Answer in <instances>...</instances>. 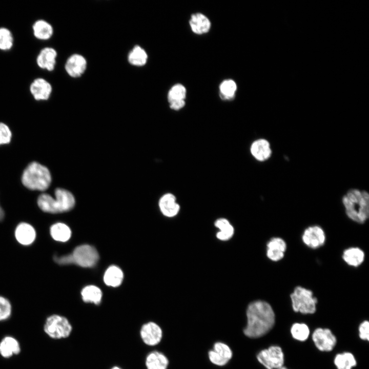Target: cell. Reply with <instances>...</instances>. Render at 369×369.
<instances>
[{
    "mask_svg": "<svg viewBox=\"0 0 369 369\" xmlns=\"http://www.w3.org/2000/svg\"><path fill=\"white\" fill-rule=\"evenodd\" d=\"M258 361L267 369H277L284 364V354L277 345L261 351L257 355Z\"/></svg>",
    "mask_w": 369,
    "mask_h": 369,
    "instance_id": "ba28073f",
    "label": "cell"
},
{
    "mask_svg": "<svg viewBox=\"0 0 369 369\" xmlns=\"http://www.w3.org/2000/svg\"><path fill=\"white\" fill-rule=\"evenodd\" d=\"M31 94L36 100H47L52 93V87L51 84L42 77L34 79L29 87Z\"/></svg>",
    "mask_w": 369,
    "mask_h": 369,
    "instance_id": "30bf717a",
    "label": "cell"
},
{
    "mask_svg": "<svg viewBox=\"0 0 369 369\" xmlns=\"http://www.w3.org/2000/svg\"><path fill=\"white\" fill-rule=\"evenodd\" d=\"M309 326L303 323H295L291 327V333L293 338L299 341H304L310 335Z\"/></svg>",
    "mask_w": 369,
    "mask_h": 369,
    "instance_id": "1f68e13d",
    "label": "cell"
},
{
    "mask_svg": "<svg viewBox=\"0 0 369 369\" xmlns=\"http://www.w3.org/2000/svg\"><path fill=\"white\" fill-rule=\"evenodd\" d=\"M302 239L308 247L316 249L323 245L325 236L323 230L320 227L314 225L309 227L304 230Z\"/></svg>",
    "mask_w": 369,
    "mask_h": 369,
    "instance_id": "7c38bea8",
    "label": "cell"
},
{
    "mask_svg": "<svg viewBox=\"0 0 369 369\" xmlns=\"http://www.w3.org/2000/svg\"><path fill=\"white\" fill-rule=\"evenodd\" d=\"M359 336L363 340H369V322L364 320L359 326Z\"/></svg>",
    "mask_w": 369,
    "mask_h": 369,
    "instance_id": "8d00e7d4",
    "label": "cell"
},
{
    "mask_svg": "<svg viewBox=\"0 0 369 369\" xmlns=\"http://www.w3.org/2000/svg\"><path fill=\"white\" fill-rule=\"evenodd\" d=\"M11 136L9 127L5 124L0 122V145L9 143Z\"/></svg>",
    "mask_w": 369,
    "mask_h": 369,
    "instance_id": "d590c367",
    "label": "cell"
},
{
    "mask_svg": "<svg viewBox=\"0 0 369 369\" xmlns=\"http://www.w3.org/2000/svg\"><path fill=\"white\" fill-rule=\"evenodd\" d=\"M50 233L54 240L63 242L69 240L71 236L70 228L63 222L52 224L50 228Z\"/></svg>",
    "mask_w": 369,
    "mask_h": 369,
    "instance_id": "cb8c5ba5",
    "label": "cell"
},
{
    "mask_svg": "<svg viewBox=\"0 0 369 369\" xmlns=\"http://www.w3.org/2000/svg\"><path fill=\"white\" fill-rule=\"evenodd\" d=\"M57 55V52L54 48L45 47L40 50L37 55L36 64L40 69L52 71L55 68Z\"/></svg>",
    "mask_w": 369,
    "mask_h": 369,
    "instance_id": "9a60e30c",
    "label": "cell"
},
{
    "mask_svg": "<svg viewBox=\"0 0 369 369\" xmlns=\"http://www.w3.org/2000/svg\"><path fill=\"white\" fill-rule=\"evenodd\" d=\"M170 108L175 111H178L183 108L185 105V100H177L169 103Z\"/></svg>",
    "mask_w": 369,
    "mask_h": 369,
    "instance_id": "74e56055",
    "label": "cell"
},
{
    "mask_svg": "<svg viewBox=\"0 0 369 369\" xmlns=\"http://www.w3.org/2000/svg\"><path fill=\"white\" fill-rule=\"evenodd\" d=\"M12 305L9 300L0 295V321L6 320L11 316Z\"/></svg>",
    "mask_w": 369,
    "mask_h": 369,
    "instance_id": "e575fe53",
    "label": "cell"
},
{
    "mask_svg": "<svg viewBox=\"0 0 369 369\" xmlns=\"http://www.w3.org/2000/svg\"><path fill=\"white\" fill-rule=\"evenodd\" d=\"M342 258L348 265L356 267L363 261L364 253L359 248H350L343 252Z\"/></svg>",
    "mask_w": 369,
    "mask_h": 369,
    "instance_id": "484cf974",
    "label": "cell"
},
{
    "mask_svg": "<svg viewBox=\"0 0 369 369\" xmlns=\"http://www.w3.org/2000/svg\"><path fill=\"white\" fill-rule=\"evenodd\" d=\"M342 202L347 216L359 223H364L369 216V195L365 191L352 189L343 197Z\"/></svg>",
    "mask_w": 369,
    "mask_h": 369,
    "instance_id": "7a4b0ae2",
    "label": "cell"
},
{
    "mask_svg": "<svg viewBox=\"0 0 369 369\" xmlns=\"http://www.w3.org/2000/svg\"><path fill=\"white\" fill-rule=\"evenodd\" d=\"M87 60L81 55L74 54L67 59L65 69L67 73L71 77H80L87 68Z\"/></svg>",
    "mask_w": 369,
    "mask_h": 369,
    "instance_id": "5bb4252c",
    "label": "cell"
},
{
    "mask_svg": "<svg viewBox=\"0 0 369 369\" xmlns=\"http://www.w3.org/2000/svg\"><path fill=\"white\" fill-rule=\"evenodd\" d=\"M215 225L219 230L217 233V237L221 240H227L232 237L234 234V228L230 222L225 218L217 220Z\"/></svg>",
    "mask_w": 369,
    "mask_h": 369,
    "instance_id": "4dcf8cb0",
    "label": "cell"
},
{
    "mask_svg": "<svg viewBox=\"0 0 369 369\" xmlns=\"http://www.w3.org/2000/svg\"><path fill=\"white\" fill-rule=\"evenodd\" d=\"M250 151L253 156L260 161L267 160L272 153L270 145L264 139L255 140L251 146Z\"/></svg>",
    "mask_w": 369,
    "mask_h": 369,
    "instance_id": "ffe728a7",
    "label": "cell"
},
{
    "mask_svg": "<svg viewBox=\"0 0 369 369\" xmlns=\"http://www.w3.org/2000/svg\"><path fill=\"white\" fill-rule=\"evenodd\" d=\"M232 357V352L230 347L222 342H216L213 349L209 352V357L213 364L222 366L225 365Z\"/></svg>",
    "mask_w": 369,
    "mask_h": 369,
    "instance_id": "4fadbf2b",
    "label": "cell"
},
{
    "mask_svg": "<svg viewBox=\"0 0 369 369\" xmlns=\"http://www.w3.org/2000/svg\"><path fill=\"white\" fill-rule=\"evenodd\" d=\"M312 336L315 345L322 352H331L337 343L336 336L327 328H317L314 331Z\"/></svg>",
    "mask_w": 369,
    "mask_h": 369,
    "instance_id": "9c48e42d",
    "label": "cell"
},
{
    "mask_svg": "<svg viewBox=\"0 0 369 369\" xmlns=\"http://www.w3.org/2000/svg\"><path fill=\"white\" fill-rule=\"evenodd\" d=\"M237 85L232 79H226L219 86V96L224 100H231L235 98Z\"/></svg>",
    "mask_w": 369,
    "mask_h": 369,
    "instance_id": "f546056e",
    "label": "cell"
},
{
    "mask_svg": "<svg viewBox=\"0 0 369 369\" xmlns=\"http://www.w3.org/2000/svg\"><path fill=\"white\" fill-rule=\"evenodd\" d=\"M187 90L185 87L180 84H175L171 88L168 92V102L170 103L174 101L185 100Z\"/></svg>",
    "mask_w": 369,
    "mask_h": 369,
    "instance_id": "836d02e7",
    "label": "cell"
},
{
    "mask_svg": "<svg viewBox=\"0 0 369 369\" xmlns=\"http://www.w3.org/2000/svg\"><path fill=\"white\" fill-rule=\"evenodd\" d=\"M20 351L19 342L12 336H5L0 341V355L5 358L18 355Z\"/></svg>",
    "mask_w": 369,
    "mask_h": 369,
    "instance_id": "44dd1931",
    "label": "cell"
},
{
    "mask_svg": "<svg viewBox=\"0 0 369 369\" xmlns=\"http://www.w3.org/2000/svg\"><path fill=\"white\" fill-rule=\"evenodd\" d=\"M15 237L23 245L31 244L35 240L36 233L34 227L27 222H20L16 227Z\"/></svg>",
    "mask_w": 369,
    "mask_h": 369,
    "instance_id": "2e32d148",
    "label": "cell"
},
{
    "mask_svg": "<svg viewBox=\"0 0 369 369\" xmlns=\"http://www.w3.org/2000/svg\"><path fill=\"white\" fill-rule=\"evenodd\" d=\"M292 308L294 312L303 314H311L316 311L317 300L311 291L297 286L291 294Z\"/></svg>",
    "mask_w": 369,
    "mask_h": 369,
    "instance_id": "5b68a950",
    "label": "cell"
},
{
    "mask_svg": "<svg viewBox=\"0 0 369 369\" xmlns=\"http://www.w3.org/2000/svg\"><path fill=\"white\" fill-rule=\"evenodd\" d=\"M129 63L133 66H144L148 60V54L146 51L139 46H135L129 52L128 56Z\"/></svg>",
    "mask_w": 369,
    "mask_h": 369,
    "instance_id": "f1b7e54d",
    "label": "cell"
},
{
    "mask_svg": "<svg viewBox=\"0 0 369 369\" xmlns=\"http://www.w3.org/2000/svg\"><path fill=\"white\" fill-rule=\"evenodd\" d=\"M169 361L162 353L154 351L149 353L146 359L147 369H167Z\"/></svg>",
    "mask_w": 369,
    "mask_h": 369,
    "instance_id": "603a6c76",
    "label": "cell"
},
{
    "mask_svg": "<svg viewBox=\"0 0 369 369\" xmlns=\"http://www.w3.org/2000/svg\"><path fill=\"white\" fill-rule=\"evenodd\" d=\"M158 204L162 214L168 217L176 216L180 210V206L177 202L175 196L171 193H166L162 196L159 200Z\"/></svg>",
    "mask_w": 369,
    "mask_h": 369,
    "instance_id": "e0dca14e",
    "label": "cell"
},
{
    "mask_svg": "<svg viewBox=\"0 0 369 369\" xmlns=\"http://www.w3.org/2000/svg\"><path fill=\"white\" fill-rule=\"evenodd\" d=\"M277 369H288V368H287L286 367L282 366V367L278 368Z\"/></svg>",
    "mask_w": 369,
    "mask_h": 369,
    "instance_id": "ab89813d",
    "label": "cell"
},
{
    "mask_svg": "<svg viewBox=\"0 0 369 369\" xmlns=\"http://www.w3.org/2000/svg\"><path fill=\"white\" fill-rule=\"evenodd\" d=\"M4 217V212L0 206V221L2 220Z\"/></svg>",
    "mask_w": 369,
    "mask_h": 369,
    "instance_id": "f35d334b",
    "label": "cell"
},
{
    "mask_svg": "<svg viewBox=\"0 0 369 369\" xmlns=\"http://www.w3.org/2000/svg\"><path fill=\"white\" fill-rule=\"evenodd\" d=\"M81 295L84 302L98 304L101 302L102 294L99 288L93 285H89L83 288Z\"/></svg>",
    "mask_w": 369,
    "mask_h": 369,
    "instance_id": "4316f807",
    "label": "cell"
},
{
    "mask_svg": "<svg viewBox=\"0 0 369 369\" xmlns=\"http://www.w3.org/2000/svg\"><path fill=\"white\" fill-rule=\"evenodd\" d=\"M111 369H121V368L117 366H114V367H112Z\"/></svg>",
    "mask_w": 369,
    "mask_h": 369,
    "instance_id": "60d3db41",
    "label": "cell"
},
{
    "mask_svg": "<svg viewBox=\"0 0 369 369\" xmlns=\"http://www.w3.org/2000/svg\"><path fill=\"white\" fill-rule=\"evenodd\" d=\"M70 254L73 264L84 268L94 266L99 258L95 248L88 244H83L77 247Z\"/></svg>",
    "mask_w": 369,
    "mask_h": 369,
    "instance_id": "52a82bcc",
    "label": "cell"
},
{
    "mask_svg": "<svg viewBox=\"0 0 369 369\" xmlns=\"http://www.w3.org/2000/svg\"><path fill=\"white\" fill-rule=\"evenodd\" d=\"M334 362L337 369H352L357 364L354 356L350 352L337 354L335 357Z\"/></svg>",
    "mask_w": 369,
    "mask_h": 369,
    "instance_id": "83f0119b",
    "label": "cell"
},
{
    "mask_svg": "<svg viewBox=\"0 0 369 369\" xmlns=\"http://www.w3.org/2000/svg\"><path fill=\"white\" fill-rule=\"evenodd\" d=\"M14 39L11 31L8 28L0 27V50L8 51L13 45Z\"/></svg>",
    "mask_w": 369,
    "mask_h": 369,
    "instance_id": "d6a6232c",
    "label": "cell"
},
{
    "mask_svg": "<svg viewBox=\"0 0 369 369\" xmlns=\"http://www.w3.org/2000/svg\"><path fill=\"white\" fill-rule=\"evenodd\" d=\"M189 25L192 32L198 35L208 32L211 26L210 19L201 13L192 14L189 19Z\"/></svg>",
    "mask_w": 369,
    "mask_h": 369,
    "instance_id": "d6986e66",
    "label": "cell"
},
{
    "mask_svg": "<svg viewBox=\"0 0 369 369\" xmlns=\"http://www.w3.org/2000/svg\"><path fill=\"white\" fill-rule=\"evenodd\" d=\"M22 181L29 189L43 191L50 186L51 176L47 168L37 162H32L25 169Z\"/></svg>",
    "mask_w": 369,
    "mask_h": 369,
    "instance_id": "277c9868",
    "label": "cell"
},
{
    "mask_svg": "<svg viewBox=\"0 0 369 369\" xmlns=\"http://www.w3.org/2000/svg\"><path fill=\"white\" fill-rule=\"evenodd\" d=\"M123 278L122 270L117 266L112 265L106 271L104 276V281L108 286L116 287L121 283Z\"/></svg>",
    "mask_w": 369,
    "mask_h": 369,
    "instance_id": "d4e9b609",
    "label": "cell"
},
{
    "mask_svg": "<svg viewBox=\"0 0 369 369\" xmlns=\"http://www.w3.org/2000/svg\"><path fill=\"white\" fill-rule=\"evenodd\" d=\"M286 249V243L282 238H273L267 244L266 255L272 261H279L283 258Z\"/></svg>",
    "mask_w": 369,
    "mask_h": 369,
    "instance_id": "ac0fdd59",
    "label": "cell"
},
{
    "mask_svg": "<svg viewBox=\"0 0 369 369\" xmlns=\"http://www.w3.org/2000/svg\"><path fill=\"white\" fill-rule=\"evenodd\" d=\"M33 34L34 37L40 40L49 39L53 34V28L47 21L40 19L36 20L32 25Z\"/></svg>",
    "mask_w": 369,
    "mask_h": 369,
    "instance_id": "7402d4cb",
    "label": "cell"
},
{
    "mask_svg": "<svg viewBox=\"0 0 369 369\" xmlns=\"http://www.w3.org/2000/svg\"><path fill=\"white\" fill-rule=\"evenodd\" d=\"M73 194L64 189L55 190V198L48 194H42L37 199V204L43 212L52 214L63 213L71 210L75 205Z\"/></svg>",
    "mask_w": 369,
    "mask_h": 369,
    "instance_id": "3957f363",
    "label": "cell"
},
{
    "mask_svg": "<svg viewBox=\"0 0 369 369\" xmlns=\"http://www.w3.org/2000/svg\"><path fill=\"white\" fill-rule=\"evenodd\" d=\"M44 332L50 338L60 339L69 337L72 327L65 317L53 314L48 317L44 325Z\"/></svg>",
    "mask_w": 369,
    "mask_h": 369,
    "instance_id": "8992f818",
    "label": "cell"
},
{
    "mask_svg": "<svg viewBox=\"0 0 369 369\" xmlns=\"http://www.w3.org/2000/svg\"><path fill=\"white\" fill-rule=\"evenodd\" d=\"M247 317V324L243 333L251 338L264 336L273 327L275 322V315L272 306L261 300L253 301L249 305Z\"/></svg>",
    "mask_w": 369,
    "mask_h": 369,
    "instance_id": "6da1fadb",
    "label": "cell"
},
{
    "mask_svg": "<svg viewBox=\"0 0 369 369\" xmlns=\"http://www.w3.org/2000/svg\"><path fill=\"white\" fill-rule=\"evenodd\" d=\"M140 334L143 342L150 346L158 344L162 336L161 328L153 322H149L143 324L140 329Z\"/></svg>",
    "mask_w": 369,
    "mask_h": 369,
    "instance_id": "8fae6325",
    "label": "cell"
}]
</instances>
